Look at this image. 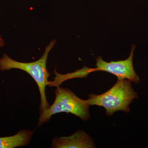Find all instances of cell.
Instances as JSON below:
<instances>
[{"instance_id":"6","label":"cell","mask_w":148,"mask_h":148,"mask_svg":"<svg viewBox=\"0 0 148 148\" xmlns=\"http://www.w3.org/2000/svg\"><path fill=\"white\" fill-rule=\"evenodd\" d=\"M34 131L22 130L16 135L0 137V148H14L24 147L29 145Z\"/></svg>"},{"instance_id":"2","label":"cell","mask_w":148,"mask_h":148,"mask_svg":"<svg viewBox=\"0 0 148 148\" xmlns=\"http://www.w3.org/2000/svg\"><path fill=\"white\" fill-rule=\"evenodd\" d=\"M132 82L127 79H118L110 89L106 92L95 95H88L90 106L102 107L106 110V114L110 116L117 111L129 113V106L134 99L138 98L132 87Z\"/></svg>"},{"instance_id":"4","label":"cell","mask_w":148,"mask_h":148,"mask_svg":"<svg viewBox=\"0 0 148 148\" xmlns=\"http://www.w3.org/2000/svg\"><path fill=\"white\" fill-rule=\"evenodd\" d=\"M135 48L136 46L132 45L129 56L124 60L107 62L104 61L101 56H98L95 58L96 68L90 69L84 66L82 69L73 72L74 77L86 78L90 73L104 71L114 75L118 79H127L138 84L140 82V78L135 73L133 66V55Z\"/></svg>"},{"instance_id":"5","label":"cell","mask_w":148,"mask_h":148,"mask_svg":"<svg viewBox=\"0 0 148 148\" xmlns=\"http://www.w3.org/2000/svg\"><path fill=\"white\" fill-rule=\"evenodd\" d=\"M52 147L55 148H94L96 147L92 138L86 132L78 130L68 137H55Z\"/></svg>"},{"instance_id":"1","label":"cell","mask_w":148,"mask_h":148,"mask_svg":"<svg viewBox=\"0 0 148 148\" xmlns=\"http://www.w3.org/2000/svg\"><path fill=\"white\" fill-rule=\"evenodd\" d=\"M56 43V40H53L45 48V51L38 60L30 63L18 62L12 59L6 53H4L0 58V70L8 71L12 69H18L27 72L32 77L36 83L39 90L41 97L40 113L50 106L48 103L45 94V88L49 84L48 78L50 73L47 69V61L48 56L51 50Z\"/></svg>"},{"instance_id":"7","label":"cell","mask_w":148,"mask_h":148,"mask_svg":"<svg viewBox=\"0 0 148 148\" xmlns=\"http://www.w3.org/2000/svg\"><path fill=\"white\" fill-rule=\"evenodd\" d=\"M5 42L4 40L3 39L2 37L0 36V47H3L5 45Z\"/></svg>"},{"instance_id":"3","label":"cell","mask_w":148,"mask_h":148,"mask_svg":"<svg viewBox=\"0 0 148 148\" xmlns=\"http://www.w3.org/2000/svg\"><path fill=\"white\" fill-rule=\"evenodd\" d=\"M55 95L53 104L40 113L38 127L49 121L53 115L61 112L73 114L84 121L90 118L88 99L82 100L71 90L58 86L55 90Z\"/></svg>"}]
</instances>
